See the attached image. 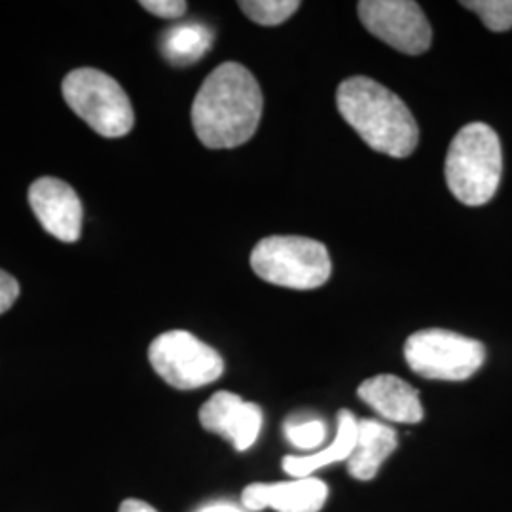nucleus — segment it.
I'll return each mask as SVG.
<instances>
[{"label":"nucleus","instance_id":"9d476101","mask_svg":"<svg viewBox=\"0 0 512 512\" xmlns=\"http://www.w3.org/2000/svg\"><path fill=\"white\" fill-rule=\"evenodd\" d=\"M200 423L205 431L232 442L238 452H245L258 439L264 416L258 404L243 401L236 393L219 391L203 404Z\"/></svg>","mask_w":512,"mask_h":512},{"label":"nucleus","instance_id":"39448f33","mask_svg":"<svg viewBox=\"0 0 512 512\" xmlns=\"http://www.w3.org/2000/svg\"><path fill=\"white\" fill-rule=\"evenodd\" d=\"M61 90L74 114L107 139L128 135L135 124L128 93L103 71L76 69L65 76Z\"/></svg>","mask_w":512,"mask_h":512},{"label":"nucleus","instance_id":"6e6552de","mask_svg":"<svg viewBox=\"0 0 512 512\" xmlns=\"http://www.w3.org/2000/svg\"><path fill=\"white\" fill-rule=\"evenodd\" d=\"M359 18L366 31L403 54H425L431 48L433 31L418 2L363 0Z\"/></svg>","mask_w":512,"mask_h":512},{"label":"nucleus","instance_id":"423d86ee","mask_svg":"<svg viewBox=\"0 0 512 512\" xmlns=\"http://www.w3.org/2000/svg\"><path fill=\"white\" fill-rule=\"evenodd\" d=\"M408 366L427 380L463 382L486 361L482 342L444 329L414 332L404 344Z\"/></svg>","mask_w":512,"mask_h":512},{"label":"nucleus","instance_id":"6ab92c4d","mask_svg":"<svg viewBox=\"0 0 512 512\" xmlns=\"http://www.w3.org/2000/svg\"><path fill=\"white\" fill-rule=\"evenodd\" d=\"M147 12L164 19L183 18L188 4L183 0H143L139 2Z\"/></svg>","mask_w":512,"mask_h":512},{"label":"nucleus","instance_id":"20e7f679","mask_svg":"<svg viewBox=\"0 0 512 512\" xmlns=\"http://www.w3.org/2000/svg\"><path fill=\"white\" fill-rule=\"evenodd\" d=\"M251 268L266 283L310 291L329 281L332 262L321 241L302 236H270L256 243Z\"/></svg>","mask_w":512,"mask_h":512},{"label":"nucleus","instance_id":"2eb2a0df","mask_svg":"<svg viewBox=\"0 0 512 512\" xmlns=\"http://www.w3.org/2000/svg\"><path fill=\"white\" fill-rule=\"evenodd\" d=\"M162 54L175 67H188L200 61L213 46V31L196 21L179 23L162 35Z\"/></svg>","mask_w":512,"mask_h":512},{"label":"nucleus","instance_id":"4468645a","mask_svg":"<svg viewBox=\"0 0 512 512\" xmlns=\"http://www.w3.org/2000/svg\"><path fill=\"white\" fill-rule=\"evenodd\" d=\"M357 423L359 420L353 416V412L340 410L338 431L329 446H325L319 452L306 454V456H285L281 461L283 471L293 478H306L327 465L338 463V461H348L353 452V446H355Z\"/></svg>","mask_w":512,"mask_h":512},{"label":"nucleus","instance_id":"1a4fd4ad","mask_svg":"<svg viewBox=\"0 0 512 512\" xmlns=\"http://www.w3.org/2000/svg\"><path fill=\"white\" fill-rule=\"evenodd\" d=\"M29 205L50 236L65 243L80 239L84 211L73 186L54 177H42L29 188Z\"/></svg>","mask_w":512,"mask_h":512},{"label":"nucleus","instance_id":"0eeeda50","mask_svg":"<svg viewBox=\"0 0 512 512\" xmlns=\"http://www.w3.org/2000/svg\"><path fill=\"white\" fill-rule=\"evenodd\" d=\"M148 361L165 384L183 391L213 384L224 372L219 351L186 330L160 334L148 348Z\"/></svg>","mask_w":512,"mask_h":512},{"label":"nucleus","instance_id":"ddd939ff","mask_svg":"<svg viewBox=\"0 0 512 512\" xmlns=\"http://www.w3.org/2000/svg\"><path fill=\"white\" fill-rule=\"evenodd\" d=\"M397 433L389 425L376 420H359L355 446L348 459L349 475L357 480H372L385 459L397 448Z\"/></svg>","mask_w":512,"mask_h":512},{"label":"nucleus","instance_id":"aec40b11","mask_svg":"<svg viewBox=\"0 0 512 512\" xmlns=\"http://www.w3.org/2000/svg\"><path fill=\"white\" fill-rule=\"evenodd\" d=\"M19 296L18 281L6 272L0 270V315L10 310Z\"/></svg>","mask_w":512,"mask_h":512},{"label":"nucleus","instance_id":"f03ea898","mask_svg":"<svg viewBox=\"0 0 512 512\" xmlns=\"http://www.w3.org/2000/svg\"><path fill=\"white\" fill-rule=\"evenodd\" d=\"M336 105L368 147L391 158L410 156L420 139L414 114L399 95L372 78L353 76L340 84Z\"/></svg>","mask_w":512,"mask_h":512},{"label":"nucleus","instance_id":"9b49d317","mask_svg":"<svg viewBox=\"0 0 512 512\" xmlns=\"http://www.w3.org/2000/svg\"><path fill=\"white\" fill-rule=\"evenodd\" d=\"M329 497V486L315 478H296L275 484H251L243 490L241 503L247 511L319 512Z\"/></svg>","mask_w":512,"mask_h":512},{"label":"nucleus","instance_id":"4be33fe9","mask_svg":"<svg viewBox=\"0 0 512 512\" xmlns=\"http://www.w3.org/2000/svg\"><path fill=\"white\" fill-rule=\"evenodd\" d=\"M198 512H245L241 511L239 507L236 505H232V503H211V505H207V507H203Z\"/></svg>","mask_w":512,"mask_h":512},{"label":"nucleus","instance_id":"dca6fc26","mask_svg":"<svg viewBox=\"0 0 512 512\" xmlns=\"http://www.w3.org/2000/svg\"><path fill=\"white\" fill-rule=\"evenodd\" d=\"M241 12L258 25L274 27L293 16L300 8L298 0H245L239 2Z\"/></svg>","mask_w":512,"mask_h":512},{"label":"nucleus","instance_id":"f8f14e48","mask_svg":"<svg viewBox=\"0 0 512 512\" xmlns=\"http://www.w3.org/2000/svg\"><path fill=\"white\" fill-rule=\"evenodd\" d=\"M357 395L382 418L395 423H420L423 406L420 393L393 374H378L359 385Z\"/></svg>","mask_w":512,"mask_h":512},{"label":"nucleus","instance_id":"7ed1b4c3","mask_svg":"<svg viewBox=\"0 0 512 512\" xmlns=\"http://www.w3.org/2000/svg\"><path fill=\"white\" fill-rule=\"evenodd\" d=\"M444 175L450 192L463 205L490 202L503 175L501 141L494 129L482 122L459 129L446 154Z\"/></svg>","mask_w":512,"mask_h":512},{"label":"nucleus","instance_id":"f3484780","mask_svg":"<svg viewBox=\"0 0 512 512\" xmlns=\"http://www.w3.org/2000/svg\"><path fill=\"white\" fill-rule=\"evenodd\" d=\"M461 6L478 14L482 23L494 33L512 29V0H465Z\"/></svg>","mask_w":512,"mask_h":512},{"label":"nucleus","instance_id":"a211bd4d","mask_svg":"<svg viewBox=\"0 0 512 512\" xmlns=\"http://www.w3.org/2000/svg\"><path fill=\"white\" fill-rule=\"evenodd\" d=\"M287 440L298 450H317L327 439V425L317 418L304 421H287Z\"/></svg>","mask_w":512,"mask_h":512},{"label":"nucleus","instance_id":"f257e3e1","mask_svg":"<svg viewBox=\"0 0 512 512\" xmlns=\"http://www.w3.org/2000/svg\"><path fill=\"white\" fill-rule=\"evenodd\" d=\"M262 107V90L253 73L239 63H222L196 93L192 126L205 147L236 148L255 135Z\"/></svg>","mask_w":512,"mask_h":512},{"label":"nucleus","instance_id":"412c9836","mask_svg":"<svg viewBox=\"0 0 512 512\" xmlns=\"http://www.w3.org/2000/svg\"><path fill=\"white\" fill-rule=\"evenodd\" d=\"M118 512H158L154 507H150L145 501H139V499H126Z\"/></svg>","mask_w":512,"mask_h":512}]
</instances>
